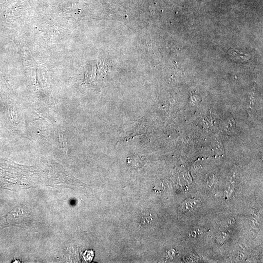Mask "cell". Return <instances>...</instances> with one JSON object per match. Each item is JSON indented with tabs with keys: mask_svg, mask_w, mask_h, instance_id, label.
<instances>
[{
	"mask_svg": "<svg viewBox=\"0 0 263 263\" xmlns=\"http://www.w3.org/2000/svg\"><path fill=\"white\" fill-rule=\"evenodd\" d=\"M230 57L235 61L244 63L250 59L249 55L244 54L236 49L231 48L228 50Z\"/></svg>",
	"mask_w": 263,
	"mask_h": 263,
	"instance_id": "1",
	"label": "cell"
},
{
	"mask_svg": "<svg viewBox=\"0 0 263 263\" xmlns=\"http://www.w3.org/2000/svg\"><path fill=\"white\" fill-rule=\"evenodd\" d=\"M93 256L94 254L92 251L87 250L83 254V258L86 261L90 262L92 260Z\"/></svg>",
	"mask_w": 263,
	"mask_h": 263,
	"instance_id": "2",
	"label": "cell"
}]
</instances>
